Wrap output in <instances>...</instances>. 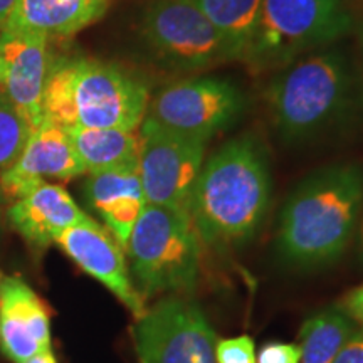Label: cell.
I'll list each match as a JSON object with an SVG mask.
<instances>
[{
	"label": "cell",
	"instance_id": "obj_11",
	"mask_svg": "<svg viewBox=\"0 0 363 363\" xmlns=\"http://www.w3.org/2000/svg\"><path fill=\"white\" fill-rule=\"evenodd\" d=\"M54 244L86 274L116 296L135 320L147 311L145 299L131 281L125 249L103 224L88 216L79 224L66 229Z\"/></svg>",
	"mask_w": 363,
	"mask_h": 363
},
{
	"label": "cell",
	"instance_id": "obj_3",
	"mask_svg": "<svg viewBox=\"0 0 363 363\" xmlns=\"http://www.w3.org/2000/svg\"><path fill=\"white\" fill-rule=\"evenodd\" d=\"M148 103L147 84L125 67L99 59L57 57L49 66L40 111L66 128L136 131Z\"/></svg>",
	"mask_w": 363,
	"mask_h": 363
},
{
	"label": "cell",
	"instance_id": "obj_23",
	"mask_svg": "<svg viewBox=\"0 0 363 363\" xmlns=\"http://www.w3.org/2000/svg\"><path fill=\"white\" fill-rule=\"evenodd\" d=\"M299 345L269 342L259 348L256 363H299Z\"/></svg>",
	"mask_w": 363,
	"mask_h": 363
},
{
	"label": "cell",
	"instance_id": "obj_6",
	"mask_svg": "<svg viewBox=\"0 0 363 363\" xmlns=\"http://www.w3.org/2000/svg\"><path fill=\"white\" fill-rule=\"evenodd\" d=\"M348 0H262L256 33L242 61L256 71L283 69L350 30Z\"/></svg>",
	"mask_w": 363,
	"mask_h": 363
},
{
	"label": "cell",
	"instance_id": "obj_26",
	"mask_svg": "<svg viewBox=\"0 0 363 363\" xmlns=\"http://www.w3.org/2000/svg\"><path fill=\"white\" fill-rule=\"evenodd\" d=\"M16 4L17 0H0V30L9 24V21H11Z\"/></svg>",
	"mask_w": 363,
	"mask_h": 363
},
{
	"label": "cell",
	"instance_id": "obj_1",
	"mask_svg": "<svg viewBox=\"0 0 363 363\" xmlns=\"http://www.w3.org/2000/svg\"><path fill=\"white\" fill-rule=\"evenodd\" d=\"M363 211V169L335 163L306 175L279 212L276 259L296 272L335 264L357 235Z\"/></svg>",
	"mask_w": 363,
	"mask_h": 363
},
{
	"label": "cell",
	"instance_id": "obj_15",
	"mask_svg": "<svg viewBox=\"0 0 363 363\" xmlns=\"http://www.w3.org/2000/svg\"><path fill=\"white\" fill-rule=\"evenodd\" d=\"M86 217L88 214L81 211L65 187L45 180L11 202L7 208L12 229L38 251L51 246L66 229Z\"/></svg>",
	"mask_w": 363,
	"mask_h": 363
},
{
	"label": "cell",
	"instance_id": "obj_29",
	"mask_svg": "<svg viewBox=\"0 0 363 363\" xmlns=\"http://www.w3.org/2000/svg\"><path fill=\"white\" fill-rule=\"evenodd\" d=\"M4 84H6V65H4V59L0 56V91H4Z\"/></svg>",
	"mask_w": 363,
	"mask_h": 363
},
{
	"label": "cell",
	"instance_id": "obj_4",
	"mask_svg": "<svg viewBox=\"0 0 363 363\" xmlns=\"http://www.w3.org/2000/svg\"><path fill=\"white\" fill-rule=\"evenodd\" d=\"M271 121L284 142L311 140L338 123L353 101V76L340 51H320L284 66L264 91Z\"/></svg>",
	"mask_w": 363,
	"mask_h": 363
},
{
	"label": "cell",
	"instance_id": "obj_25",
	"mask_svg": "<svg viewBox=\"0 0 363 363\" xmlns=\"http://www.w3.org/2000/svg\"><path fill=\"white\" fill-rule=\"evenodd\" d=\"M338 306L355 321L357 326L363 328V284L345 294Z\"/></svg>",
	"mask_w": 363,
	"mask_h": 363
},
{
	"label": "cell",
	"instance_id": "obj_10",
	"mask_svg": "<svg viewBox=\"0 0 363 363\" xmlns=\"http://www.w3.org/2000/svg\"><path fill=\"white\" fill-rule=\"evenodd\" d=\"M242 106V94L229 81L195 78L167 86L150 98L147 116L177 133L208 142L234 123Z\"/></svg>",
	"mask_w": 363,
	"mask_h": 363
},
{
	"label": "cell",
	"instance_id": "obj_21",
	"mask_svg": "<svg viewBox=\"0 0 363 363\" xmlns=\"http://www.w3.org/2000/svg\"><path fill=\"white\" fill-rule=\"evenodd\" d=\"M30 133L33 126L27 118L7 94L0 91V174L17 162Z\"/></svg>",
	"mask_w": 363,
	"mask_h": 363
},
{
	"label": "cell",
	"instance_id": "obj_7",
	"mask_svg": "<svg viewBox=\"0 0 363 363\" xmlns=\"http://www.w3.org/2000/svg\"><path fill=\"white\" fill-rule=\"evenodd\" d=\"M140 33L150 51L174 69L201 71L238 61L230 44L192 0H153L145 9Z\"/></svg>",
	"mask_w": 363,
	"mask_h": 363
},
{
	"label": "cell",
	"instance_id": "obj_27",
	"mask_svg": "<svg viewBox=\"0 0 363 363\" xmlns=\"http://www.w3.org/2000/svg\"><path fill=\"white\" fill-rule=\"evenodd\" d=\"M26 363H57V360H56V357H54L52 348H51V350H45V352L38 353V355L29 358V360H27Z\"/></svg>",
	"mask_w": 363,
	"mask_h": 363
},
{
	"label": "cell",
	"instance_id": "obj_18",
	"mask_svg": "<svg viewBox=\"0 0 363 363\" xmlns=\"http://www.w3.org/2000/svg\"><path fill=\"white\" fill-rule=\"evenodd\" d=\"M86 174L138 167V133L116 128H67Z\"/></svg>",
	"mask_w": 363,
	"mask_h": 363
},
{
	"label": "cell",
	"instance_id": "obj_19",
	"mask_svg": "<svg viewBox=\"0 0 363 363\" xmlns=\"http://www.w3.org/2000/svg\"><path fill=\"white\" fill-rule=\"evenodd\" d=\"M357 328L338 305L313 313L299 330V363H333Z\"/></svg>",
	"mask_w": 363,
	"mask_h": 363
},
{
	"label": "cell",
	"instance_id": "obj_28",
	"mask_svg": "<svg viewBox=\"0 0 363 363\" xmlns=\"http://www.w3.org/2000/svg\"><path fill=\"white\" fill-rule=\"evenodd\" d=\"M357 235H358V256H360V261L363 264V211H362V216H360V222H358Z\"/></svg>",
	"mask_w": 363,
	"mask_h": 363
},
{
	"label": "cell",
	"instance_id": "obj_17",
	"mask_svg": "<svg viewBox=\"0 0 363 363\" xmlns=\"http://www.w3.org/2000/svg\"><path fill=\"white\" fill-rule=\"evenodd\" d=\"M113 0H17L6 27L71 38L103 19Z\"/></svg>",
	"mask_w": 363,
	"mask_h": 363
},
{
	"label": "cell",
	"instance_id": "obj_5",
	"mask_svg": "<svg viewBox=\"0 0 363 363\" xmlns=\"http://www.w3.org/2000/svg\"><path fill=\"white\" fill-rule=\"evenodd\" d=\"M131 281L143 299L189 296L201 269V239L187 212L145 203L125 247Z\"/></svg>",
	"mask_w": 363,
	"mask_h": 363
},
{
	"label": "cell",
	"instance_id": "obj_24",
	"mask_svg": "<svg viewBox=\"0 0 363 363\" xmlns=\"http://www.w3.org/2000/svg\"><path fill=\"white\" fill-rule=\"evenodd\" d=\"M333 363H363V328L358 326L353 331V335L343 345Z\"/></svg>",
	"mask_w": 363,
	"mask_h": 363
},
{
	"label": "cell",
	"instance_id": "obj_16",
	"mask_svg": "<svg viewBox=\"0 0 363 363\" xmlns=\"http://www.w3.org/2000/svg\"><path fill=\"white\" fill-rule=\"evenodd\" d=\"M83 194L91 211L96 212L103 225L125 249L133 225L147 203L138 167L88 174Z\"/></svg>",
	"mask_w": 363,
	"mask_h": 363
},
{
	"label": "cell",
	"instance_id": "obj_20",
	"mask_svg": "<svg viewBox=\"0 0 363 363\" xmlns=\"http://www.w3.org/2000/svg\"><path fill=\"white\" fill-rule=\"evenodd\" d=\"M242 61L256 33L262 0H192Z\"/></svg>",
	"mask_w": 363,
	"mask_h": 363
},
{
	"label": "cell",
	"instance_id": "obj_13",
	"mask_svg": "<svg viewBox=\"0 0 363 363\" xmlns=\"http://www.w3.org/2000/svg\"><path fill=\"white\" fill-rule=\"evenodd\" d=\"M0 56L6 65L4 93L34 130L43 120L40 101L52 61L49 38L38 30L4 27L0 30Z\"/></svg>",
	"mask_w": 363,
	"mask_h": 363
},
{
	"label": "cell",
	"instance_id": "obj_2",
	"mask_svg": "<svg viewBox=\"0 0 363 363\" xmlns=\"http://www.w3.org/2000/svg\"><path fill=\"white\" fill-rule=\"evenodd\" d=\"M271 170L256 136L229 140L203 162L189 216L201 244L233 249L247 244L267 216Z\"/></svg>",
	"mask_w": 363,
	"mask_h": 363
},
{
	"label": "cell",
	"instance_id": "obj_14",
	"mask_svg": "<svg viewBox=\"0 0 363 363\" xmlns=\"http://www.w3.org/2000/svg\"><path fill=\"white\" fill-rule=\"evenodd\" d=\"M51 318L35 291L19 276L0 278V350L26 363L51 350Z\"/></svg>",
	"mask_w": 363,
	"mask_h": 363
},
{
	"label": "cell",
	"instance_id": "obj_12",
	"mask_svg": "<svg viewBox=\"0 0 363 363\" xmlns=\"http://www.w3.org/2000/svg\"><path fill=\"white\" fill-rule=\"evenodd\" d=\"M84 174V165L72 147L66 126L43 118L17 162L0 174V192L13 202L39 182H69Z\"/></svg>",
	"mask_w": 363,
	"mask_h": 363
},
{
	"label": "cell",
	"instance_id": "obj_9",
	"mask_svg": "<svg viewBox=\"0 0 363 363\" xmlns=\"http://www.w3.org/2000/svg\"><path fill=\"white\" fill-rule=\"evenodd\" d=\"M140 363H217V335L187 296H163L133 328Z\"/></svg>",
	"mask_w": 363,
	"mask_h": 363
},
{
	"label": "cell",
	"instance_id": "obj_30",
	"mask_svg": "<svg viewBox=\"0 0 363 363\" xmlns=\"http://www.w3.org/2000/svg\"><path fill=\"white\" fill-rule=\"evenodd\" d=\"M353 4H355V7L362 12V16H363V0H353Z\"/></svg>",
	"mask_w": 363,
	"mask_h": 363
},
{
	"label": "cell",
	"instance_id": "obj_8",
	"mask_svg": "<svg viewBox=\"0 0 363 363\" xmlns=\"http://www.w3.org/2000/svg\"><path fill=\"white\" fill-rule=\"evenodd\" d=\"M207 142L145 116L138 128V175L147 203L184 211L203 167Z\"/></svg>",
	"mask_w": 363,
	"mask_h": 363
},
{
	"label": "cell",
	"instance_id": "obj_22",
	"mask_svg": "<svg viewBox=\"0 0 363 363\" xmlns=\"http://www.w3.org/2000/svg\"><path fill=\"white\" fill-rule=\"evenodd\" d=\"M256 343L247 335L217 340V363H256Z\"/></svg>",
	"mask_w": 363,
	"mask_h": 363
}]
</instances>
